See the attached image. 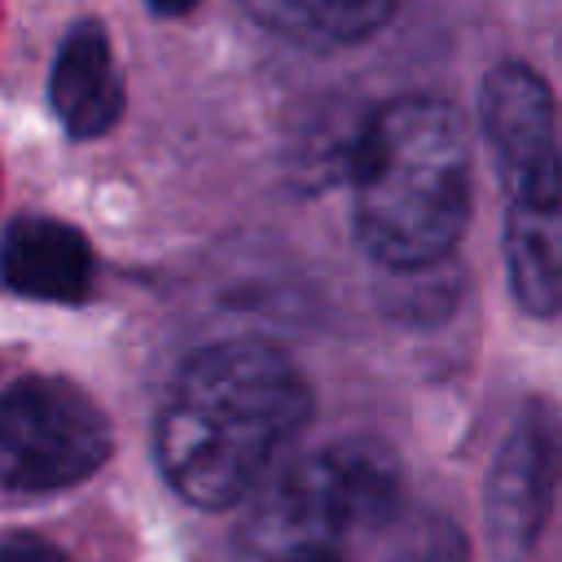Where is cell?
<instances>
[{
    "label": "cell",
    "instance_id": "cell-1",
    "mask_svg": "<svg viewBox=\"0 0 562 562\" xmlns=\"http://www.w3.org/2000/svg\"><path fill=\"white\" fill-rule=\"evenodd\" d=\"M312 417V386L268 342H215L189 356L162 400L154 452L167 483L224 509L255 492Z\"/></svg>",
    "mask_w": 562,
    "mask_h": 562
},
{
    "label": "cell",
    "instance_id": "cell-2",
    "mask_svg": "<svg viewBox=\"0 0 562 562\" xmlns=\"http://www.w3.org/2000/svg\"><path fill=\"white\" fill-rule=\"evenodd\" d=\"M351 215L360 246L400 272L452 255L470 220V140L439 97H395L351 145Z\"/></svg>",
    "mask_w": 562,
    "mask_h": 562
},
{
    "label": "cell",
    "instance_id": "cell-3",
    "mask_svg": "<svg viewBox=\"0 0 562 562\" xmlns=\"http://www.w3.org/2000/svg\"><path fill=\"white\" fill-rule=\"evenodd\" d=\"M110 457L101 408L61 378H22L0 391V487L57 492Z\"/></svg>",
    "mask_w": 562,
    "mask_h": 562
},
{
    "label": "cell",
    "instance_id": "cell-4",
    "mask_svg": "<svg viewBox=\"0 0 562 562\" xmlns=\"http://www.w3.org/2000/svg\"><path fill=\"white\" fill-rule=\"evenodd\" d=\"M369 531L329 452L277 474L237 536L241 562H351V540Z\"/></svg>",
    "mask_w": 562,
    "mask_h": 562
},
{
    "label": "cell",
    "instance_id": "cell-5",
    "mask_svg": "<svg viewBox=\"0 0 562 562\" xmlns=\"http://www.w3.org/2000/svg\"><path fill=\"white\" fill-rule=\"evenodd\" d=\"M483 136L505 189V202H531L562 193V136L549 83L522 66L501 61L479 92Z\"/></svg>",
    "mask_w": 562,
    "mask_h": 562
},
{
    "label": "cell",
    "instance_id": "cell-6",
    "mask_svg": "<svg viewBox=\"0 0 562 562\" xmlns=\"http://www.w3.org/2000/svg\"><path fill=\"white\" fill-rule=\"evenodd\" d=\"M562 483V417L531 400L509 426L487 479V536L505 558L531 553Z\"/></svg>",
    "mask_w": 562,
    "mask_h": 562
},
{
    "label": "cell",
    "instance_id": "cell-7",
    "mask_svg": "<svg viewBox=\"0 0 562 562\" xmlns=\"http://www.w3.org/2000/svg\"><path fill=\"white\" fill-rule=\"evenodd\" d=\"M0 277L26 299L79 303L92 290L97 259L79 228L48 215H26L0 241Z\"/></svg>",
    "mask_w": 562,
    "mask_h": 562
},
{
    "label": "cell",
    "instance_id": "cell-8",
    "mask_svg": "<svg viewBox=\"0 0 562 562\" xmlns=\"http://www.w3.org/2000/svg\"><path fill=\"white\" fill-rule=\"evenodd\" d=\"M48 97L70 136H101L123 114V79L110 53V35L97 22H79L61 40Z\"/></svg>",
    "mask_w": 562,
    "mask_h": 562
},
{
    "label": "cell",
    "instance_id": "cell-9",
    "mask_svg": "<svg viewBox=\"0 0 562 562\" xmlns=\"http://www.w3.org/2000/svg\"><path fill=\"white\" fill-rule=\"evenodd\" d=\"M505 272L522 312H562V198L505 206Z\"/></svg>",
    "mask_w": 562,
    "mask_h": 562
},
{
    "label": "cell",
    "instance_id": "cell-10",
    "mask_svg": "<svg viewBox=\"0 0 562 562\" xmlns=\"http://www.w3.org/2000/svg\"><path fill=\"white\" fill-rule=\"evenodd\" d=\"M246 13L299 44L316 48H338V44H360L369 40L400 0H241Z\"/></svg>",
    "mask_w": 562,
    "mask_h": 562
},
{
    "label": "cell",
    "instance_id": "cell-11",
    "mask_svg": "<svg viewBox=\"0 0 562 562\" xmlns=\"http://www.w3.org/2000/svg\"><path fill=\"white\" fill-rule=\"evenodd\" d=\"M0 562H70L57 544L48 540H35V536H22V540H9L0 549Z\"/></svg>",
    "mask_w": 562,
    "mask_h": 562
},
{
    "label": "cell",
    "instance_id": "cell-12",
    "mask_svg": "<svg viewBox=\"0 0 562 562\" xmlns=\"http://www.w3.org/2000/svg\"><path fill=\"white\" fill-rule=\"evenodd\" d=\"M158 13H184V9H193L198 0H149Z\"/></svg>",
    "mask_w": 562,
    "mask_h": 562
}]
</instances>
